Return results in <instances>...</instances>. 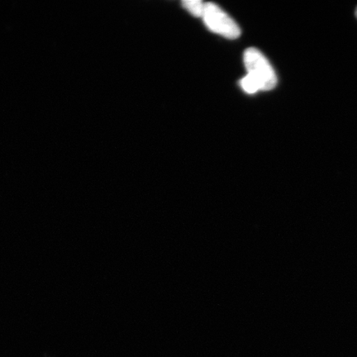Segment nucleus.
<instances>
[{"mask_svg":"<svg viewBox=\"0 0 357 357\" xmlns=\"http://www.w3.org/2000/svg\"><path fill=\"white\" fill-rule=\"evenodd\" d=\"M183 8H185L191 15L196 17H203L205 3L201 0H185L182 2Z\"/></svg>","mask_w":357,"mask_h":357,"instance_id":"3","label":"nucleus"},{"mask_svg":"<svg viewBox=\"0 0 357 357\" xmlns=\"http://www.w3.org/2000/svg\"><path fill=\"white\" fill-rule=\"evenodd\" d=\"M356 15L357 17V8H356Z\"/></svg>","mask_w":357,"mask_h":357,"instance_id":"5","label":"nucleus"},{"mask_svg":"<svg viewBox=\"0 0 357 357\" xmlns=\"http://www.w3.org/2000/svg\"><path fill=\"white\" fill-rule=\"evenodd\" d=\"M244 64L248 75L256 80L261 91H271L278 84V77L273 67L257 48L250 47L245 50Z\"/></svg>","mask_w":357,"mask_h":357,"instance_id":"1","label":"nucleus"},{"mask_svg":"<svg viewBox=\"0 0 357 357\" xmlns=\"http://www.w3.org/2000/svg\"><path fill=\"white\" fill-rule=\"evenodd\" d=\"M240 84L243 91L245 93H250V95L261 91L256 80L250 77L249 75H245V77L241 79Z\"/></svg>","mask_w":357,"mask_h":357,"instance_id":"4","label":"nucleus"},{"mask_svg":"<svg viewBox=\"0 0 357 357\" xmlns=\"http://www.w3.org/2000/svg\"><path fill=\"white\" fill-rule=\"evenodd\" d=\"M203 20L207 28L214 33L227 39H236L240 37L239 26L215 3H205Z\"/></svg>","mask_w":357,"mask_h":357,"instance_id":"2","label":"nucleus"}]
</instances>
